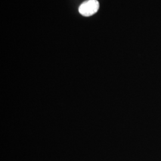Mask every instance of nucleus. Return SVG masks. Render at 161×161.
I'll use <instances>...</instances> for the list:
<instances>
[{"label": "nucleus", "instance_id": "nucleus-1", "mask_svg": "<svg viewBox=\"0 0 161 161\" xmlns=\"http://www.w3.org/2000/svg\"><path fill=\"white\" fill-rule=\"evenodd\" d=\"M99 8V3L97 0H87L79 7V12L84 16H92L97 12Z\"/></svg>", "mask_w": 161, "mask_h": 161}]
</instances>
